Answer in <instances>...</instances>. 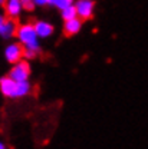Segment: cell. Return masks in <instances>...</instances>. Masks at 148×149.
Here are the masks:
<instances>
[{
	"label": "cell",
	"mask_w": 148,
	"mask_h": 149,
	"mask_svg": "<svg viewBox=\"0 0 148 149\" xmlns=\"http://www.w3.org/2000/svg\"><path fill=\"white\" fill-rule=\"evenodd\" d=\"M15 36L18 39V43L23 46V49L27 50H33V52H39L40 49V40L37 37L35 27L32 23H23L16 27Z\"/></svg>",
	"instance_id": "cell-1"
},
{
	"label": "cell",
	"mask_w": 148,
	"mask_h": 149,
	"mask_svg": "<svg viewBox=\"0 0 148 149\" xmlns=\"http://www.w3.org/2000/svg\"><path fill=\"white\" fill-rule=\"evenodd\" d=\"M7 76H10L15 82L29 80V77H30V65H29V62L22 59V60H19L16 63H13Z\"/></svg>",
	"instance_id": "cell-2"
},
{
	"label": "cell",
	"mask_w": 148,
	"mask_h": 149,
	"mask_svg": "<svg viewBox=\"0 0 148 149\" xmlns=\"http://www.w3.org/2000/svg\"><path fill=\"white\" fill-rule=\"evenodd\" d=\"M76 16L81 20H88L93 16L95 10V1L93 0H76L74 1Z\"/></svg>",
	"instance_id": "cell-3"
},
{
	"label": "cell",
	"mask_w": 148,
	"mask_h": 149,
	"mask_svg": "<svg viewBox=\"0 0 148 149\" xmlns=\"http://www.w3.org/2000/svg\"><path fill=\"white\" fill-rule=\"evenodd\" d=\"M4 59H6V62H9L12 65L22 60L23 59V46L18 42L9 43L4 47Z\"/></svg>",
	"instance_id": "cell-4"
},
{
	"label": "cell",
	"mask_w": 148,
	"mask_h": 149,
	"mask_svg": "<svg viewBox=\"0 0 148 149\" xmlns=\"http://www.w3.org/2000/svg\"><path fill=\"white\" fill-rule=\"evenodd\" d=\"M33 27H35V32L39 39H48L53 35L55 32V27L52 23L46 22V20H37L33 23Z\"/></svg>",
	"instance_id": "cell-5"
},
{
	"label": "cell",
	"mask_w": 148,
	"mask_h": 149,
	"mask_svg": "<svg viewBox=\"0 0 148 149\" xmlns=\"http://www.w3.org/2000/svg\"><path fill=\"white\" fill-rule=\"evenodd\" d=\"M4 12H6V16L9 19H18L22 12H23V4H22V0H6L4 1Z\"/></svg>",
	"instance_id": "cell-6"
},
{
	"label": "cell",
	"mask_w": 148,
	"mask_h": 149,
	"mask_svg": "<svg viewBox=\"0 0 148 149\" xmlns=\"http://www.w3.org/2000/svg\"><path fill=\"white\" fill-rule=\"evenodd\" d=\"M15 89H16V82L10 76H4L0 79V92L3 96L15 99Z\"/></svg>",
	"instance_id": "cell-7"
},
{
	"label": "cell",
	"mask_w": 148,
	"mask_h": 149,
	"mask_svg": "<svg viewBox=\"0 0 148 149\" xmlns=\"http://www.w3.org/2000/svg\"><path fill=\"white\" fill-rule=\"evenodd\" d=\"M81 29H82V20L79 17L65 20V23H63V32H65V35H68V36L78 35V33L81 32Z\"/></svg>",
	"instance_id": "cell-8"
},
{
	"label": "cell",
	"mask_w": 148,
	"mask_h": 149,
	"mask_svg": "<svg viewBox=\"0 0 148 149\" xmlns=\"http://www.w3.org/2000/svg\"><path fill=\"white\" fill-rule=\"evenodd\" d=\"M16 27H18V24L15 23L13 19L6 17V20L3 22V24L0 26V36L3 37V39H12V37L15 36Z\"/></svg>",
	"instance_id": "cell-9"
},
{
	"label": "cell",
	"mask_w": 148,
	"mask_h": 149,
	"mask_svg": "<svg viewBox=\"0 0 148 149\" xmlns=\"http://www.w3.org/2000/svg\"><path fill=\"white\" fill-rule=\"evenodd\" d=\"M32 92V85L29 80L25 82H16V89H15V99H20L27 96L29 93Z\"/></svg>",
	"instance_id": "cell-10"
},
{
	"label": "cell",
	"mask_w": 148,
	"mask_h": 149,
	"mask_svg": "<svg viewBox=\"0 0 148 149\" xmlns=\"http://www.w3.org/2000/svg\"><path fill=\"white\" fill-rule=\"evenodd\" d=\"M60 16H62V19H63V20H69V19L78 17V16H76L75 6H74V4H71V6H68V7L62 9V10H60Z\"/></svg>",
	"instance_id": "cell-11"
},
{
	"label": "cell",
	"mask_w": 148,
	"mask_h": 149,
	"mask_svg": "<svg viewBox=\"0 0 148 149\" xmlns=\"http://www.w3.org/2000/svg\"><path fill=\"white\" fill-rule=\"evenodd\" d=\"M74 1L75 0H49V6H53L56 9L62 10V9H65V7L74 4Z\"/></svg>",
	"instance_id": "cell-12"
},
{
	"label": "cell",
	"mask_w": 148,
	"mask_h": 149,
	"mask_svg": "<svg viewBox=\"0 0 148 149\" xmlns=\"http://www.w3.org/2000/svg\"><path fill=\"white\" fill-rule=\"evenodd\" d=\"M36 52H33V50H27V49H23V59L25 60H32V59H35L36 57Z\"/></svg>",
	"instance_id": "cell-13"
},
{
	"label": "cell",
	"mask_w": 148,
	"mask_h": 149,
	"mask_svg": "<svg viewBox=\"0 0 148 149\" xmlns=\"http://www.w3.org/2000/svg\"><path fill=\"white\" fill-rule=\"evenodd\" d=\"M22 4H23V10H33L35 9V4H33V0H22Z\"/></svg>",
	"instance_id": "cell-14"
},
{
	"label": "cell",
	"mask_w": 148,
	"mask_h": 149,
	"mask_svg": "<svg viewBox=\"0 0 148 149\" xmlns=\"http://www.w3.org/2000/svg\"><path fill=\"white\" fill-rule=\"evenodd\" d=\"M33 4L35 7H43V6H48L49 4V0H33Z\"/></svg>",
	"instance_id": "cell-15"
},
{
	"label": "cell",
	"mask_w": 148,
	"mask_h": 149,
	"mask_svg": "<svg viewBox=\"0 0 148 149\" xmlns=\"http://www.w3.org/2000/svg\"><path fill=\"white\" fill-rule=\"evenodd\" d=\"M6 17H7V16H3V13H0V26L3 24V22L6 20Z\"/></svg>",
	"instance_id": "cell-16"
},
{
	"label": "cell",
	"mask_w": 148,
	"mask_h": 149,
	"mask_svg": "<svg viewBox=\"0 0 148 149\" xmlns=\"http://www.w3.org/2000/svg\"><path fill=\"white\" fill-rule=\"evenodd\" d=\"M0 149H7V146H6L3 142H0Z\"/></svg>",
	"instance_id": "cell-17"
},
{
	"label": "cell",
	"mask_w": 148,
	"mask_h": 149,
	"mask_svg": "<svg viewBox=\"0 0 148 149\" xmlns=\"http://www.w3.org/2000/svg\"><path fill=\"white\" fill-rule=\"evenodd\" d=\"M4 1H6V0H0V6H3V4H4Z\"/></svg>",
	"instance_id": "cell-18"
}]
</instances>
